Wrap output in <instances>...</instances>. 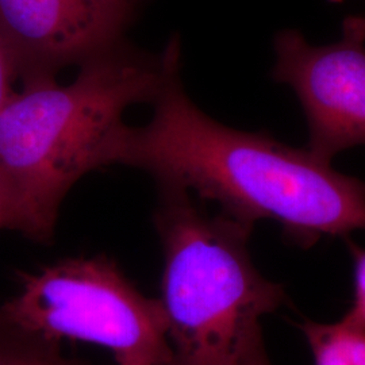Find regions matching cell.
Returning <instances> with one entry per match:
<instances>
[{
	"label": "cell",
	"instance_id": "13",
	"mask_svg": "<svg viewBox=\"0 0 365 365\" xmlns=\"http://www.w3.org/2000/svg\"><path fill=\"white\" fill-rule=\"evenodd\" d=\"M329 3H334V4H339V3H342L344 0H327Z\"/></svg>",
	"mask_w": 365,
	"mask_h": 365
},
{
	"label": "cell",
	"instance_id": "4",
	"mask_svg": "<svg viewBox=\"0 0 365 365\" xmlns=\"http://www.w3.org/2000/svg\"><path fill=\"white\" fill-rule=\"evenodd\" d=\"M0 306V327L58 344L78 339L108 349L118 365H168V327L160 299L145 297L107 256L57 261L21 274Z\"/></svg>",
	"mask_w": 365,
	"mask_h": 365
},
{
	"label": "cell",
	"instance_id": "8",
	"mask_svg": "<svg viewBox=\"0 0 365 365\" xmlns=\"http://www.w3.org/2000/svg\"><path fill=\"white\" fill-rule=\"evenodd\" d=\"M0 365H93L69 359L58 344L0 327Z\"/></svg>",
	"mask_w": 365,
	"mask_h": 365
},
{
	"label": "cell",
	"instance_id": "2",
	"mask_svg": "<svg viewBox=\"0 0 365 365\" xmlns=\"http://www.w3.org/2000/svg\"><path fill=\"white\" fill-rule=\"evenodd\" d=\"M180 53L179 38L157 57L117 43L80 64L71 84L27 83L0 108V176L26 210L34 241L52 238L66 192L99 168L126 108L156 99Z\"/></svg>",
	"mask_w": 365,
	"mask_h": 365
},
{
	"label": "cell",
	"instance_id": "12",
	"mask_svg": "<svg viewBox=\"0 0 365 365\" xmlns=\"http://www.w3.org/2000/svg\"><path fill=\"white\" fill-rule=\"evenodd\" d=\"M241 365H271L269 359L265 352L262 336L256 339L252 346L249 348L248 352L245 354Z\"/></svg>",
	"mask_w": 365,
	"mask_h": 365
},
{
	"label": "cell",
	"instance_id": "10",
	"mask_svg": "<svg viewBox=\"0 0 365 365\" xmlns=\"http://www.w3.org/2000/svg\"><path fill=\"white\" fill-rule=\"evenodd\" d=\"M0 229L16 230L34 240V227L26 210L0 176Z\"/></svg>",
	"mask_w": 365,
	"mask_h": 365
},
{
	"label": "cell",
	"instance_id": "6",
	"mask_svg": "<svg viewBox=\"0 0 365 365\" xmlns=\"http://www.w3.org/2000/svg\"><path fill=\"white\" fill-rule=\"evenodd\" d=\"M131 0H0V41L24 84L119 43Z\"/></svg>",
	"mask_w": 365,
	"mask_h": 365
},
{
	"label": "cell",
	"instance_id": "1",
	"mask_svg": "<svg viewBox=\"0 0 365 365\" xmlns=\"http://www.w3.org/2000/svg\"><path fill=\"white\" fill-rule=\"evenodd\" d=\"M150 105L153 115L145 126L122 123L108 137L101 168L145 170L158 187L215 202L223 214L250 226L272 220L300 248L365 230L364 180L267 131L235 130L210 118L184 91L180 66Z\"/></svg>",
	"mask_w": 365,
	"mask_h": 365
},
{
	"label": "cell",
	"instance_id": "11",
	"mask_svg": "<svg viewBox=\"0 0 365 365\" xmlns=\"http://www.w3.org/2000/svg\"><path fill=\"white\" fill-rule=\"evenodd\" d=\"M18 71L14 64L13 57L0 41V108L6 105L15 91L13 84L18 80Z\"/></svg>",
	"mask_w": 365,
	"mask_h": 365
},
{
	"label": "cell",
	"instance_id": "5",
	"mask_svg": "<svg viewBox=\"0 0 365 365\" xmlns=\"http://www.w3.org/2000/svg\"><path fill=\"white\" fill-rule=\"evenodd\" d=\"M274 51L271 76L294 90L306 117L304 148L331 164L339 152L365 146V15H348L339 41L322 46L284 29Z\"/></svg>",
	"mask_w": 365,
	"mask_h": 365
},
{
	"label": "cell",
	"instance_id": "9",
	"mask_svg": "<svg viewBox=\"0 0 365 365\" xmlns=\"http://www.w3.org/2000/svg\"><path fill=\"white\" fill-rule=\"evenodd\" d=\"M344 240L353 261V303L344 317L365 329V248L349 235Z\"/></svg>",
	"mask_w": 365,
	"mask_h": 365
},
{
	"label": "cell",
	"instance_id": "7",
	"mask_svg": "<svg viewBox=\"0 0 365 365\" xmlns=\"http://www.w3.org/2000/svg\"><path fill=\"white\" fill-rule=\"evenodd\" d=\"M299 329L315 365H365V329L346 317L333 324L304 321Z\"/></svg>",
	"mask_w": 365,
	"mask_h": 365
},
{
	"label": "cell",
	"instance_id": "3",
	"mask_svg": "<svg viewBox=\"0 0 365 365\" xmlns=\"http://www.w3.org/2000/svg\"><path fill=\"white\" fill-rule=\"evenodd\" d=\"M158 188L168 365H241L262 336L261 317L287 302L284 288L255 267L248 249L253 226L223 212L211 215L188 191Z\"/></svg>",
	"mask_w": 365,
	"mask_h": 365
}]
</instances>
